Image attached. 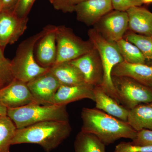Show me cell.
I'll return each mask as SVG.
<instances>
[{"instance_id":"cell-1","label":"cell","mask_w":152,"mask_h":152,"mask_svg":"<svg viewBox=\"0 0 152 152\" xmlns=\"http://www.w3.org/2000/svg\"><path fill=\"white\" fill-rule=\"evenodd\" d=\"M81 131L94 135L106 146L121 138H135L137 132L124 121L96 108H83Z\"/></svg>"},{"instance_id":"cell-2","label":"cell","mask_w":152,"mask_h":152,"mask_svg":"<svg viewBox=\"0 0 152 152\" xmlns=\"http://www.w3.org/2000/svg\"><path fill=\"white\" fill-rule=\"evenodd\" d=\"M69 121H49L17 129L12 145L35 144L46 152H50L58 146L70 134Z\"/></svg>"},{"instance_id":"cell-3","label":"cell","mask_w":152,"mask_h":152,"mask_svg":"<svg viewBox=\"0 0 152 152\" xmlns=\"http://www.w3.org/2000/svg\"><path fill=\"white\" fill-rule=\"evenodd\" d=\"M49 27L48 25L40 32L26 39L19 45L15 56L11 61L12 73L15 79L28 83L50 70V68L40 66L34 56L37 42L46 32Z\"/></svg>"},{"instance_id":"cell-4","label":"cell","mask_w":152,"mask_h":152,"mask_svg":"<svg viewBox=\"0 0 152 152\" xmlns=\"http://www.w3.org/2000/svg\"><path fill=\"white\" fill-rule=\"evenodd\" d=\"M8 116L17 129L49 121H69L66 105L33 104L15 108H9Z\"/></svg>"},{"instance_id":"cell-5","label":"cell","mask_w":152,"mask_h":152,"mask_svg":"<svg viewBox=\"0 0 152 152\" xmlns=\"http://www.w3.org/2000/svg\"><path fill=\"white\" fill-rule=\"evenodd\" d=\"M89 40L97 50L103 70V79L101 86L104 91L120 104L112 80V72L116 65L124 61L116 42L106 39L94 28L88 31Z\"/></svg>"},{"instance_id":"cell-6","label":"cell","mask_w":152,"mask_h":152,"mask_svg":"<svg viewBox=\"0 0 152 152\" xmlns=\"http://www.w3.org/2000/svg\"><path fill=\"white\" fill-rule=\"evenodd\" d=\"M56 42L57 59L55 64L76 59L94 48L89 40H83L76 35L72 29L65 26H56Z\"/></svg>"},{"instance_id":"cell-7","label":"cell","mask_w":152,"mask_h":152,"mask_svg":"<svg viewBox=\"0 0 152 152\" xmlns=\"http://www.w3.org/2000/svg\"><path fill=\"white\" fill-rule=\"evenodd\" d=\"M120 104L129 110L152 102V88L127 77L112 76Z\"/></svg>"},{"instance_id":"cell-8","label":"cell","mask_w":152,"mask_h":152,"mask_svg":"<svg viewBox=\"0 0 152 152\" xmlns=\"http://www.w3.org/2000/svg\"><path fill=\"white\" fill-rule=\"evenodd\" d=\"M128 23L126 12L115 10L103 17L95 24L94 28L106 39L116 42L124 36Z\"/></svg>"},{"instance_id":"cell-9","label":"cell","mask_w":152,"mask_h":152,"mask_svg":"<svg viewBox=\"0 0 152 152\" xmlns=\"http://www.w3.org/2000/svg\"><path fill=\"white\" fill-rule=\"evenodd\" d=\"M0 102L7 109L20 107L31 104H41L32 94L27 83L15 79L0 89Z\"/></svg>"},{"instance_id":"cell-10","label":"cell","mask_w":152,"mask_h":152,"mask_svg":"<svg viewBox=\"0 0 152 152\" xmlns=\"http://www.w3.org/2000/svg\"><path fill=\"white\" fill-rule=\"evenodd\" d=\"M28 18H20L13 10H2L0 13V47L4 50L16 42L27 28Z\"/></svg>"},{"instance_id":"cell-11","label":"cell","mask_w":152,"mask_h":152,"mask_svg":"<svg viewBox=\"0 0 152 152\" xmlns=\"http://www.w3.org/2000/svg\"><path fill=\"white\" fill-rule=\"evenodd\" d=\"M70 63L83 74L87 84L94 86H101L103 79V70L100 57L95 48Z\"/></svg>"},{"instance_id":"cell-12","label":"cell","mask_w":152,"mask_h":152,"mask_svg":"<svg viewBox=\"0 0 152 152\" xmlns=\"http://www.w3.org/2000/svg\"><path fill=\"white\" fill-rule=\"evenodd\" d=\"M27 84L34 96L42 105L54 104L55 95L61 86L50 70L33 79Z\"/></svg>"},{"instance_id":"cell-13","label":"cell","mask_w":152,"mask_h":152,"mask_svg":"<svg viewBox=\"0 0 152 152\" xmlns=\"http://www.w3.org/2000/svg\"><path fill=\"white\" fill-rule=\"evenodd\" d=\"M111 0H86L74 7L77 19L87 26L95 25L113 10Z\"/></svg>"},{"instance_id":"cell-14","label":"cell","mask_w":152,"mask_h":152,"mask_svg":"<svg viewBox=\"0 0 152 152\" xmlns=\"http://www.w3.org/2000/svg\"><path fill=\"white\" fill-rule=\"evenodd\" d=\"M56 26L49 25L48 31L36 44V60L40 66L50 68L54 65L57 59L56 45Z\"/></svg>"},{"instance_id":"cell-15","label":"cell","mask_w":152,"mask_h":152,"mask_svg":"<svg viewBox=\"0 0 152 152\" xmlns=\"http://www.w3.org/2000/svg\"><path fill=\"white\" fill-rule=\"evenodd\" d=\"M112 76L127 77L152 88V66L131 64L124 61L114 67Z\"/></svg>"},{"instance_id":"cell-16","label":"cell","mask_w":152,"mask_h":152,"mask_svg":"<svg viewBox=\"0 0 152 152\" xmlns=\"http://www.w3.org/2000/svg\"><path fill=\"white\" fill-rule=\"evenodd\" d=\"M94 87L87 83L72 86L61 85L55 95L54 104L66 106L68 104L85 99L94 102Z\"/></svg>"},{"instance_id":"cell-17","label":"cell","mask_w":152,"mask_h":152,"mask_svg":"<svg viewBox=\"0 0 152 152\" xmlns=\"http://www.w3.org/2000/svg\"><path fill=\"white\" fill-rule=\"evenodd\" d=\"M128 28L133 33L152 37V12L145 8L135 7L126 11Z\"/></svg>"},{"instance_id":"cell-18","label":"cell","mask_w":152,"mask_h":152,"mask_svg":"<svg viewBox=\"0 0 152 152\" xmlns=\"http://www.w3.org/2000/svg\"><path fill=\"white\" fill-rule=\"evenodd\" d=\"M94 94L96 108L127 122L129 110L107 94L101 86L94 87Z\"/></svg>"},{"instance_id":"cell-19","label":"cell","mask_w":152,"mask_h":152,"mask_svg":"<svg viewBox=\"0 0 152 152\" xmlns=\"http://www.w3.org/2000/svg\"><path fill=\"white\" fill-rule=\"evenodd\" d=\"M50 71L61 85L72 86L86 83L80 70L70 61L55 64L50 68Z\"/></svg>"},{"instance_id":"cell-20","label":"cell","mask_w":152,"mask_h":152,"mask_svg":"<svg viewBox=\"0 0 152 152\" xmlns=\"http://www.w3.org/2000/svg\"><path fill=\"white\" fill-rule=\"evenodd\" d=\"M127 122L137 132L152 130V102L141 104L129 110Z\"/></svg>"},{"instance_id":"cell-21","label":"cell","mask_w":152,"mask_h":152,"mask_svg":"<svg viewBox=\"0 0 152 152\" xmlns=\"http://www.w3.org/2000/svg\"><path fill=\"white\" fill-rule=\"evenodd\" d=\"M105 146L94 135L81 131L74 143L75 152H106Z\"/></svg>"},{"instance_id":"cell-22","label":"cell","mask_w":152,"mask_h":152,"mask_svg":"<svg viewBox=\"0 0 152 152\" xmlns=\"http://www.w3.org/2000/svg\"><path fill=\"white\" fill-rule=\"evenodd\" d=\"M17 129L7 115L0 116V152H10V148Z\"/></svg>"},{"instance_id":"cell-23","label":"cell","mask_w":152,"mask_h":152,"mask_svg":"<svg viewBox=\"0 0 152 152\" xmlns=\"http://www.w3.org/2000/svg\"><path fill=\"white\" fill-rule=\"evenodd\" d=\"M124 61L131 64H145V57L134 44L125 39H121L116 42Z\"/></svg>"},{"instance_id":"cell-24","label":"cell","mask_w":152,"mask_h":152,"mask_svg":"<svg viewBox=\"0 0 152 152\" xmlns=\"http://www.w3.org/2000/svg\"><path fill=\"white\" fill-rule=\"evenodd\" d=\"M125 39L136 46L142 53L146 60L152 61V37L128 33L124 35Z\"/></svg>"},{"instance_id":"cell-25","label":"cell","mask_w":152,"mask_h":152,"mask_svg":"<svg viewBox=\"0 0 152 152\" xmlns=\"http://www.w3.org/2000/svg\"><path fill=\"white\" fill-rule=\"evenodd\" d=\"M11 61L6 58L3 49L0 47V89L5 87L14 80Z\"/></svg>"},{"instance_id":"cell-26","label":"cell","mask_w":152,"mask_h":152,"mask_svg":"<svg viewBox=\"0 0 152 152\" xmlns=\"http://www.w3.org/2000/svg\"><path fill=\"white\" fill-rule=\"evenodd\" d=\"M113 152H152V146L136 145L131 142H122L116 146Z\"/></svg>"},{"instance_id":"cell-27","label":"cell","mask_w":152,"mask_h":152,"mask_svg":"<svg viewBox=\"0 0 152 152\" xmlns=\"http://www.w3.org/2000/svg\"><path fill=\"white\" fill-rule=\"evenodd\" d=\"M36 0H18L13 10L14 13L20 18H28Z\"/></svg>"},{"instance_id":"cell-28","label":"cell","mask_w":152,"mask_h":152,"mask_svg":"<svg viewBox=\"0 0 152 152\" xmlns=\"http://www.w3.org/2000/svg\"><path fill=\"white\" fill-rule=\"evenodd\" d=\"M113 9L115 10L126 12L129 9L135 7H140L143 0H111Z\"/></svg>"},{"instance_id":"cell-29","label":"cell","mask_w":152,"mask_h":152,"mask_svg":"<svg viewBox=\"0 0 152 152\" xmlns=\"http://www.w3.org/2000/svg\"><path fill=\"white\" fill-rule=\"evenodd\" d=\"M131 143L136 145L152 146V130L142 129L137 132L135 138Z\"/></svg>"},{"instance_id":"cell-30","label":"cell","mask_w":152,"mask_h":152,"mask_svg":"<svg viewBox=\"0 0 152 152\" xmlns=\"http://www.w3.org/2000/svg\"><path fill=\"white\" fill-rule=\"evenodd\" d=\"M73 0H52L51 4L54 8L57 10L62 11L64 13L72 12H74Z\"/></svg>"},{"instance_id":"cell-31","label":"cell","mask_w":152,"mask_h":152,"mask_svg":"<svg viewBox=\"0 0 152 152\" xmlns=\"http://www.w3.org/2000/svg\"><path fill=\"white\" fill-rule=\"evenodd\" d=\"M18 0H0L2 10H13Z\"/></svg>"},{"instance_id":"cell-32","label":"cell","mask_w":152,"mask_h":152,"mask_svg":"<svg viewBox=\"0 0 152 152\" xmlns=\"http://www.w3.org/2000/svg\"><path fill=\"white\" fill-rule=\"evenodd\" d=\"M8 109L0 102V116L7 115Z\"/></svg>"},{"instance_id":"cell-33","label":"cell","mask_w":152,"mask_h":152,"mask_svg":"<svg viewBox=\"0 0 152 152\" xmlns=\"http://www.w3.org/2000/svg\"><path fill=\"white\" fill-rule=\"evenodd\" d=\"M84 1H86V0H73V4L74 6H75L77 4Z\"/></svg>"},{"instance_id":"cell-34","label":"cell","mask_w":152,"mask_h":152,"mask_svg":"<svg viewBox=\"0 0 152 152\" xmlns=\"http://www.w3.org/2000/svg\"><path fill=\"white\" fill-rule=\"evenodd\" d=\"M144 4H149L152 3V0H143Z\"/></svg>"},{"instance_id":"cell-35","label":"cell","mask_w":152,"mask_h":152,"mask_svg":"<svg viewBox=\"0 0 152 152\" xmlns=\"http://www.w3.org/2000/svg\"><path fill=\"white\" fill-rule=\"evenodd\" d=\"M2 11V7L1 4V2H0V13H1Z\"/></svg>"},{"instance_id":"cell-36","label":"cell","mask_w":152,"mask_h":152,"mask_svg":"<svg viewBox=\"0 0 152 152\" xmlns=\"http://www.w3.org/2000/svg\"><path fill=\"white\" fill-rule=\"evenodd\" d=\"M49 1H50V2L51 3L52 0H49Z\"/></svg>"},{"instance_id":"cell-37","label":"cell","mask_w":152,"mask_h":152,"mask_svg":"<svg viewBox=\"0 0 152 152\" xmlns=\"http://www.w3.org/2000/svg\"></svg>"}]
</instances>
